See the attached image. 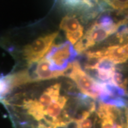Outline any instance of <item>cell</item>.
<instances>
[{
    "label": "cell",
    "instance_id": "cell-1",
    "mask_svg": "<svg viewBox=\"0 0 128 128\" xmlns=\"http://www.w3.org/2000/svg\"><path fill=\"white\" fill-rule=\"evenodd\" d=\"M58 36V32L49 33L38 37L25 44L20 50V60L28 68L40 61L49 51Z\"/></svg>",
    "mask_w": 128,
    "mask_h": 128
},
{
    "label": "cell",
    "instance_id": "cell-2",
    "mask_svg": "<svg viewBox=\"0 0 128 128\" xmlns=\"http://www.w3.org/2000/svg\"><path fill=\"white\" fill-rule=\"evenodd\" d=\"M68 71L65 76L76 83L82 94L93 99L98 98L103 92V82L96 81L91 77L82 70L78 61L72 62Z\"/></svg>",
    "mask_w": 128,
    "mask_h": 128
},
{
    "label": "cell",
    "instance_id": "cell-3",
    "mask_svg": "<svg viewBox=\"0 0 128 128\" xmlns=\"http://www.w3.org/2000/svg\"><path fill=\"white\" fill-rule=\"evenodd\" d=\"M78 53L69 41L53 46L45 56L54 72L66 74L71 64L74 62Z\"/></svg>",
    "mask_w": 128,
    "mask_h": 128
},
{
    "label": "cell",
    "instance_id": "cell-4",
    "mask_svg": "<svg viewBox=\"0 0 128 128\" xmlns=\"http://www.w3.org/2000/svg\"><path fill=\"white\" fill-rule=\"evenodd\" d=\"M86 55L88 62H95L100 59L106 58L115 64L124 63L128 60V42L109 46L94 52L88 51Z\"/></svg>",
    "mask_w": 128,
    "mask_h": 128
},
{
    "label": "cell",
    "instance_id": "cell-5",
    "mask_svg": "<svg viewBox=\"0 0 128 128\" xmlns=\"http://www.w3.org/2000/svg\"><path fill=\"white\" fill-rule=\"evenodd\" d=\"M60 28L65 32L67 39L72 44H76L84 34V28L74 14L65 16L60 22Z\"/></svg>",
    "mask_w": 128,
    "mask_h": 128
},
{
    "label": "cell",
    "instance_id": "cell-6",
    "mask_svg": "<svg viewBox=\"0 0 128 128\" xmlns=\"http://www.w3.org/2000/svg\"><path fill=\"white\" fill-rule=\"evenodd\" d=\"M14 89V81L12 74L0 75V102L8 96Z\"/></svg>",
    "mask_w": 128,
    "mask_h": 128
},
{
    "label": "cell",
    "instance_id": "cell-7",
    "mask_svg": "<svg viewBox=\"0 0 128 128\" xmlns=\"http://www.w3.org/2000/svg\"><path fill=\"white\" fill-rule=\"evenodd\" d=\"M111 82L122 88L126 89L127 87V80L124 79L123 75L116 69L113 73Z\"/></svg>",
    "mask_w": 128,
    "mask_h": 128
},
{
    "label": "cell",
    "instance_id": "cell-8",
    "mask_svg": "<svg viewBox=\"0 0 128 128\" xmlns=\"http://www.w3.org/2000/svg\"><path fill=\"white\" fill-rule=\"evenodd\" d=\"M76 123V128H92V122L89 118Z\"/></svg>",
    "mask_w": 128,
    "mask_h": 128
},
{
    "label": "cell",
    "instance_id": "cell-9",
    "mask_svg": "<svg viewBox=\"0 0 128 128\" xmlns=\"http://www.w3.org/2000/svg\"><path fill=\"white\" fill-rule=\"evenodd\" d=\"M126 118H127V128H128V109L126 110Z\"/></svg>",
    "mask_w": 128,
    "mask_h": 128
}]
</instances>
